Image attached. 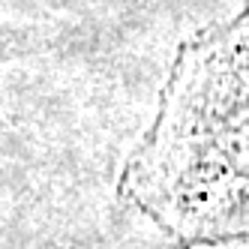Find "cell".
Masks as SVG:
<instances>
[{
    "mask_svg": "<svg viewBox=\"0 0 249 249\" xmlns=\"http://www.w3.org/2000/svg\"><path fill=\"white\" fill-rule=\"evenodd\" d=\"M123 192L183 246L249 240V12L180 51Z\"/></svg>",
    "mask_w": 249,
    "mask_h": 249,
    "instance_id": "cell-1",
    "label": "cell"
}]
</instances>
